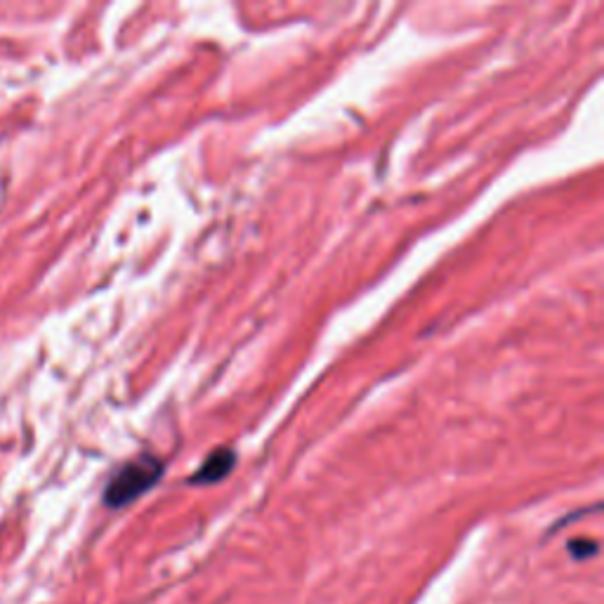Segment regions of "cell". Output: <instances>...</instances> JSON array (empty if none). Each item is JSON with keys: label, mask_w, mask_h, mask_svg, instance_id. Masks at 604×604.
Segmentation results:
<instances>
[{"label": "cell", "mask_w": 604, "mask_h": 604, "mask_svg": "<svg viewBox=\"0 0 604 604\" xmlns=\"http://www.w3.org/2000/svg\"><path fill=\"white\" fill-rule=\"evenodd\" d=\"M163 475V463L154 456H140L128 465H123L114 477L109 479L107 489H104V505L111 510L126 508L137 501L142 494H147L151 487H156Z\"/></svg>", "instance_id": "cell-1"}, {"label": "cell", "mask_w": 604, "mask_h": 604, "mask_svg": "<svg viewBox=\"0 0 604 604\" xmlns=\"http://www.w3.org/2000/svg\"><path fill=\"white\" fill-rule=\"evenodd\" d=\"M236 465V453L232 449H218L210 453L206 461L201 463V468L194 472V477L189 479V484L194 487H206V484H218L225 479Z\"/></svg>", "instance_id": "cell-2"}, {"label": "cell", "mask_w": 604, "mask_h": 604, "mask_svg": "<svg viewBox=\"0 0 604 604\" xmlns=\"http://www.w3.org/2000/svg\"><path fill=\"white\" fill-rule=\"evenodd\" d=\"M597 550H600V546L590 538H576V541L569 543V553L574 560H590V557L597 555Z\"/></svg>", "instance_id": "cell-3"}]
</instances>
